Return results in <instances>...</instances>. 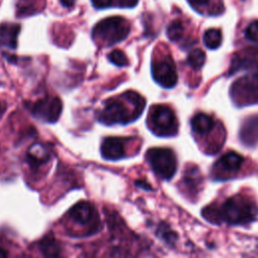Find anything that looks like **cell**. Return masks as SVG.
<instances>
[{
    "instance_id": "obj_11",
    "label": "cell",
    "mask_w": 258,
    "mask_h": 258,
    "mask_svg": "<svg viewBox=\"0 0 258 258\" xmlns=\"http://www.w3.org/2000/svg\"><path fill=\"white\" fill-rule=\"evenodd\" d=\"M243 160V157L236 152H229L224 154L220 157L219 160H217L214 165V172L216 177L227 178L232 173L237 172L240 170Z\"/></svg>"
},
{
    "instance_id": "obj_30",
    "label": "cell",
    "mask_w": 258,
    "mask_h": 258,
    "mask_svg": "<svg viewBox=\"0 0 258 258\" xmlns=\"http://www.w3.org/2000/svg\"><path fill=\"white\" fill-rule=\"evenodd\" d=\"M60 1H61L62 5L66 6V7H71L75 3V0H60Z\"/></svg>"
},
{
    "instance_id": "obj_21",
    "label": "cell",
    "mask_w": 258,
    "mask_h": 258,
    "mask_svg": "<svg viewBox=\"0 0 258 258\" xmlns=\"http://www.w3.org/2000/svg\"><path fill=\"white\" fill-rule=\"evenodd\" d=\"M205 60H206V54L200 48L192 49L188 53L187 62L194 69H200L201 67H203V64L205 63Z\"/></svg>"
},
{
    "instance_id": "obj_22",
    "label": "cell",
    "mask_w": 258,
    "mask_h": 258,
    "mask_svg": "<svg viewBox=\"0 0 258 258\" xmlns=\"http://www.w3.org/2000/svg\"><path fill=\"white\" fill-rule=\"evenodd\" d=\"M183 25L179 20H174L172 21L166 30V34L168 36V38L172 41H177L181 38L182 34H183Z\"/></svg>"
},
{
    "instance_id": "obj_3",
    "label": "cell",
    "mask_w": 258,
    "mask_h": 258,
    "mask_svg": "<svg viewBox=\"0 0 258 258\" xmlns=\"http://www.w3.org/2000/svg\"><path fill=\"white\" fill-rule=\"evenodd\" d=\"M130 31L126 19L119 16L109 17L98 22L93 29V38L97 42L112 45L125 39Z\"/></svg>"
},
{
    "instance_id": "obj_27",
    "label": "cell",
    "mask_w": 258,
    "mask_h": 258,
    "mask_svg": "<svg viewBox=\"0 0 258 258\" xmlns=\"http://www.w3.org/2000/svg\"><path fill=\"white\" fill-rule=\"evenodd\" d=\"M160 230H161V236H162V238H164L166 241H169V242H171L172 241V239H173V237H174V235H173V233H171L169 230H165V228L164 227H160Z\"/></svg>"
},
{
    "instance_id": "obj_31",
    "label": "cell",
    "mask_w": 258,
    "mask_h": 258,
    "mask_svg": "<svg viewBox=\"0 0 258 258\" xmlns=\"http://www.w3.org/2000/svg\"><path fill=\"white\" fill-rule=\"evenodd\" d=\"M8 253L6 252V250L0 246V257H6Z\"/></svg>"
},
{
    "instance_id": "obj_18",
    "label": "cell",
    "mask_w": 258,
    "mask_h": 258,
    "mask_svg": "<svg viewBox=\"0 0 258 258\" xmlns=\"http://www.w3.org/2000/svg\"><path fill=\"white\" fill-rule=\"evenodd\" d=\"M201 181H202V176L197 167L189 168L184 172L183 182L188 190L196 191L199 188Z\"/></svg>"
},
{
    "instance_id": "obj_23",
    "label": "cell",
    "mask_w": 258,
    "mask_h": 258,
    "mask_svg": "<svg viewBox=\"0 0 258 258\" xmlns=\"http://www.w3.org/2000/svg\"><path fill=\"white\" fill-rule=\"evenodd\" d=\"M109 59L112 63H114L116 66H119V67L127 66L129 63L127 56L120 49H114L113 51H111L110 54H109Z\"/></svg>"
},
{
    "instance_id": "obj_1",
    "label": "cell",
    "mask_w": 258,
    "mask_h": 258,
    "mask_svg": "<svg viewBox=\"0 0 258 258\" xmlns=\"http://www.w3.org/2000/svg\"><path fill=\"white\" fill-rule=\"evenodd\" d=\"M145 107V100L138 93L128 91L120 97L106 101L104 108L98 115L101 122L112 125L126 124L136 120Z\"/></svg>"
},
{
    "instance_id": "obj_19",
    "label": "cell",
    "mask_w": 258,
    "mask_h": 258,
    "mask_svg": "<svg viewBox=\"0 0 258 258\" xmlns=\"http://www.w3.org/2000/svg\"><path fill=\"white\" fill-rule=\"evenodd\" d=\"M42 0H18L17 11L18 15L24 16L31 13H35L42 7Z\"/></svg>"
},
{
    "instance_id": "obj_9",
    "label": "cell",
    "mask_w": 258,
    "mask_h": 258,
    "mask_svg": "<svg viewBox=\"0 0 258 258\" xmlns=\"http://www.w3.org/2000/svg\"><path fill=\"white\" fill-rule=\"evenodd\" d=\"M153 79L164 88H172L177 81L174 62L170 56H161L152 61Z\"/></svg>"
},
{
    "instance_id": "obj_32",
    "label": "cell",
    "mask_w": 258,
    "mask_h": 258,
    "mask_svg": "<svg viewBox=\"0 0 258 258\" xmlns=\"http://www.w3.org/2000/svg\"><path fill=\"white\" fill-rule=\"evenodd\" d=\"M5 109H6V106H5V104H4V103H2V102H0V116H1V115L4 113Z\"/></svg>"
},
{
    "instance_id": "obj_12",
    "label": "cell",
    "mask_w": 258,
    "mask_h": 258,
    "mask_svg": "<svg viewBox=\"0 0 258 258\" xmlns=\"http://www.w3.org/2000/svg\"><path fill=\"white\" fill-rule=\"evenodd\" d=\"M101 153L105 159L118 160L126 156V139L106 137L101 144Z\"/></svg>"
},
{
    "instance_id": "obj_17",
    "label": "cell",
    "mask_w": 258,
    "mask_h": 258,
    "mask_svg": "<svg viewBox=\"0 0 258 258\" xmlns=\"http://www.w3.org/2000/svg\"><path fill=\"white\" fill-rule=\"evenodd\" d=\"M38 248L47 257H56L60 254V245L53 236H46L42 239L38 244Z\"/></svg>"
},
{
    "instance_id": "obj_8",
    "label": "cell",
    "mask_w": 258,
    "mask_h": 258,
    "mask_svg": "<svg viewBox=\"0 0 258 258\" xmlns=\"http://www.w3.org/2000/svg\"><path fill=\"white\" fill-rule=\"evenodd\" d=\"M31 114L38 120L53 123L59 118L62 105L57 97H44L28 106Z\"/></svg>"
},
{
    "instance_id": "obj_20",
    "label": "cell",
    "mask_w": 258,
    "mask_h": 258,
    "mask_svg": "<svg viewBox=\"0 0 258 258\" xmlns=\"http://www.w3.org/2000/svg\"><path fill=\"white\" fill-rule=\"evenodd\" d=\"M204 43L207 47L215 49L222 43V32L220 29L211 28L208 29L204 34Z\"/></svg>"
},
{
    "instance_id": "obj_25",
    "label": "cell",
    "mask_w": 258,
    "mask_h": 258,
    "mask_svg": "<svg viewBox=\"0 0 258 258\" xmlns=\"http://www.w3.org/2000/svg\"><path fill=\"white\" fill-rule=\"evenodd\" d=\"M137 2L138 0H113V5L119 7H133Z\"/></svg>"
},
{
    "instance_id": "obj_26",
    "label": "cell",
    "mask_w": 258,
    "mask_h": 258,
    "mask_svg": "<svg viewBox=\"0 0 258 258\" xmlns=\"http://www.w3.org/2000/svg\"><path fill=\"white\" fill-rule=\"evenodd\" d=\"M93 5L98 9L107 8L113 5V0H92Z\"/></svg>"
},
{
    "instance_id": "obj_13",
    "label": "cell",
    "mask_w": 258,
    "mask_h": 258,
    "mask_svg": "<svg viewBox=\"0 0 258 258\" xmlns=\"http://www.w3.org/2000/svg\"><path fill=\"white\" fill-rule=\"evenodd\" d=\"M50 156L51 154L47 146L41 143H36L28 149L26 159L29 166L32 169H35L46 163L50 159Z\"/></svg>"
},
{
    "instance_id": "obj_10",
    "label": "cell",
    "mask_w": 258,
    "mask_h": 258,
    "mask_svg": "<svg viewBox=\"0 0 258 258\" xmlns=\"http://www.w3.org/2000/svg\"><path fill=\"white\" fill-rule=\"evenodd\" d=\"M258 69V47H247L237 51L231 60L230 74L238 71H254Z\"/></svg>"
},
{
    "instance_id": "obj_29",
    "label": "cell",
    "mask_w": 258,
    "mask_h": 258,
    "mask_svg": "<svg viewBox=\"0 0 258 258\" xmlns=\"http://www.w3.org/2000/svg\"><path fill=\"white\" fill-rule=\"evenodd\" d=\"M136 185L139 186V187H142V188H145V189H151V187L149 186V184L143 180H137L136 182Z\"/></svg>"
},
{
    "instance_id": "obj_24",
    "label": "cell",
    "mask_w": 258,
    "mask_h": 258,
    "mask_svg": "<svg viewBox=\"0 0 258 258\" xmlns=\"http://www.w3.org/2000/svg\"><path fill=\"white\" fill-rule=\"evenodd\" d=\"M245 36L247 39L258 43V20H255L253 22H251L246 30H245Z\"/></svg>"
},
{
    "instance_id": "obj_6",
    "label": "cell",
    "mask_w": 258,
    "mask_h": 258,
    "mask_svg": "<svg viewBox=\"0 0 258 258\" xmlns=\"http://www.w3.org/2000/svg\"><path fill=\"white\" fill-rule=\"evenodd\" d=\"M146 158L159 177L163 179L171 178L176 170V158L174 153L168 148H151L146 153Z\"/></svg>"
},
{
    "instance_id": "obj_2",
    "label": "cell",
    "mask_w": 258,
    "mask_h": 258,
    "mask_svg": "<svg viewBox=\"0 0 258 258\" xmlns=\"http://www.w3.org/2000/svg\"><path fill=\"white\" fill-rule=\"evenodd\" d=\"M257 212L254 202L242 195L229 198L217 210L218 219L231 225L247 224L256 217Z\"/></svg>"
},
{
    "instance_id": "obj_5",
    "label": "cell",
    "mask_w": 258,
    "mask_h": 258,
    "mask_svg": "<svg viewBox=\"0 0 258 258\" xmlns=\"http://www.w3.org/2000/svg\"><path fill=\"white\" fill-rule=\"evenodd\" d=\"M68 216L77 226L85 228V235L95 234L102 229L98 212L89 202H79L70 209Z\"/></svg>"
},
{
    "instance_id": "obj_16",
    "label": "cell",
    "mask_w": 258,
    "mask_h": 258,
    "mask_svg": "<svg viewBox=\"0 0 258 258\" xmlns=\"http://www.w3.org/2000/svg\"><path fill=\"white\" fill-rule=\"evenodd\" d=\"M216 123L212 116L200 113L191 119V129L197 135H207L211 133Z\"/></svg>"
},
{
    "instance_id": "obj_28",
    "label": "cell",
    "mask_w": 258,
    "mask_h": 258,
    "mask_svg": "<svg viewBox=\"0 0 258 258\" xmlns=\"http://www.w3.org/2000/svg\"><path fill=\"white\" fill-rule=\"evenodd\" d=\"M187 1H188V3H189L191 6L198 8V7H200V6H205V5L209 4V2H210L211 0H187Z\"/></svg>"
},
{
    "instance_id": "obj_14",
    "label": "cell",
    "mask_w": 258,
    "mask_h": 258,
    "mask_svg": "<svg viewBox=\"0 0 258 258\" xmlns=\"http://www.w3.org/2000/svg\"><path fill=\"white\" fill-rule=\"evenodd\" d=\"M19 30L20 26L16 23H2L0 25V46L9 49L16 48Z\"/></svg>"
},
{
    "instance_id": "obj_4",
    "label": "cell",
    "mask_w": 258,
    "mask_h": 258,
    "mask_svg": "<svg viewBox=\"0 0 258 258\" xmlns=\"http://www.w3.org/2000/svg\"><path fill=\"white\" fill-rule=\"evenodd\" d=\"M148 126L154 134L168 137L176 134L178 124L173 111L168 106L155 105L150 109Z\"/></svg>"
},
{
    "instance_id": "obj_15",
    "label": "cell",
    "mask_w": 258,
    "mask_h": 258,
    "mask_svg": "<svg viewBox=\"0 0 258 258\" xmlns=\"http://www.w3.org/2000/svg\"><path fill=\"white\" fill-rule=\"evenodd\" d=\"M240 137L246 145H255L258 142V115L245 120L240 131Z\"/></svg>"
},
{
    "instance_id": "obj_7",
    "label": "cell",
    "mask_w": 258,
    "mask_h": 258,
    "mask_svg": "<svg viewBox=\"0 0 258 258\" xmlns=\"http://www.w3.org/2000/svg\"><path fill=\"white\" fill-rule=\"evenodd\" d=\"M231 96L238 105L258 103V73L238 79L231 89Z\"/></svg>"
}]
</instances>
